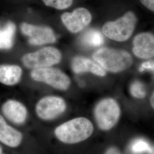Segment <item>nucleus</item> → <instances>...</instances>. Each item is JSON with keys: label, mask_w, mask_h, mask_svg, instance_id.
I'll return each instance as SVG.
<instances>
[{"label": "nucleus", "mask_w": 154, "mask_h": 154, "mask_svg": "<svg viewBox=\"0 0 154 154\" xmlns=\"http://www.w3.org/2000/svg\"><path fill=\"white\" fill-rule=\"evenodd\" d=\"M66 109L65 100L57 96L45 97L35 106L37 115L44 121L54 119L62 114Z\"/></svg>", "instance_id": "7"}, {"label": "nucleus", "mask_w": 154, "mask_h": 154, "mask_svg": "<svg viewBox=\"0 0 154 154\" xmlns=\"http://www.w3.org/2000/svg\"><path fill=\"white\" fill-rule=\"evenodd\" d=\"M16 25L12 22H8L0 31V49H9L13 46Z\"/></svg>", "instance_id": "16"}, {"label": "nucleus", "mask_w": 154, "mask_h": 154, "mask_svg": "<svg viewBox=\"0 0 154 154\" xmlns=\"http://www.w3.org/2000/svg\"><path fill=\"white\" fill-rule=\"evenodd\" d=\"M140 1L146 9L154 13V0H140Z\"/></svg>", "instance_id": "21"}, {"label": "nucleus", "mask_w": 154, "mask_h": 154, "mask_svg": "<svg viewBox=\"0 0 154 154\" xmlns=\"http://www.w3.org/2000/svg\"><path fill=\"white\" fill-rule=\"evenodd\" d=\"M0 154H2V153H0Z\"/></svg>", "instance_id": "25"}, {"label": "nucleus", "mask_w": 154, "mask_h": 154, "mask_svg": "<svg viewBox=\"0 0 154 154\" xmlns=\"http://www.w3.org/2000/svg\"><path fill=\"white\" fill-rule=\"evenodd\" d=\"M137 23L138 17L135 13L127 11L116 21L106 22L102 27V32L110 39L124 42L132 36Z\"/></svg>", "instance_id": "3"}, {"label": "nucleus", "mask_w": 154, "mask_h": 154, "mask_svg": "<svg viewBox=\"0 0 154 154\" xmlns=\"http://www.w3.org/2000/svg\"><path fill=\"white\" fill-rule=\"evenodd\" d=\"M81 42L88 48H97L104 44V38L99 30L91 29L86 30L81 37Z\"/></svg>", "instance_id": "15"}, {"label": "nucleus", "mask_w": 154, "mask_h": 154, "mask_svg": "<svg viewBox=\"0 0 154 154\" xmlns=\"http://www.w3.org/2000/svg\"><path fill=\"white\" fill-rule=\"evenodd\" d=\"M139 70L140 72L144 70H150L154 72V60H149L144 62L141 64Z\"/></svg>", "instance_id": "20"}, {"label": "nucleus", "mask_w": 154, "mask_h": 154, "mask_svg": "<svg viewBox=\"0 0 154 154\" xmlns=\"http://www.w3.org/2000/svg\"><path fill=\"white\" fill-rule=\"evenodd\" d=\"M130 91L133 97L138 99H142L146 95V88L144 85L139 81H135L131 83Z\"/></svg>", "instance_id": "18"}, {"label": "nucleus", "mask_w": 154, "mask_h": 154, "mask_svg": "<svg viewBox=\"0 0 154 154\" xmlns=\"http://www.w3.org/2000/svg\"><path fill=\"white\" fill-rule=\"evenodd\" d=\"M2 112L6 118L13 123L22 125L26 121L28 110L21 102L9 99L2 106Z\"/></svg>", "instance_id": "11"}, {"label": "nucleus", "mask_w": 154, "mask_h": 154, "mask_svg": "<svg viewBox=\"0 0 154 154\" xmlns=\"http://www.w3.org/2000/svg\"><path fill=\"white\" fill-rule=\"evenodd\" d=\"M72 69L76 74L90 72L99 77H104L106 75V71L98 63L82 56H77L72 59Z\"/></svg>", "instance_id": "13"}, {"label": "nucleus", "mask_w": 154, "mask_h": 154, "mask_svg": "<svg viewBox=\"0 0 154 154\" xmlns=\"http://www.w3.org/2000/svg\"><path fill=\"white\" fill-rule=\"evenodd\" d=\"M61 18L63 25L70 32L77 33L88 26L91 22L92 16L88 9L78 8L71 13H63Z\"/></svg>", "instance_id": "9"}, {"label": "nucleus", "mask_w": 154, "mask_h": 154, "mask_svg": "<svg viewBox=\"0 0 154 154\" xmlns=\"http://www.w3.org/2000/svg\"><path fill=\"white\" fill-rule=\"evenodd\" d=\"M149 102H150V105L154 110V91L153 93L152 94V95H151Z\"/></svg>", "instance_id": "23"}, {"label": "nucleus", "mask_w": 154, "mask_h": 154, "mask_svg": "<svg viewBox=\"0 0 154 154\" xmlns=\"http://www.w3.org/2000/svg\"><path fill=\"white\" fill-rule=\"evenodd\" d=\"M105 154H121V152L116 147L112 146L106 150Z\"/></svg>", "instance_id": "22"}, {"label": "nucleus", "mask_w": 154, "mask_h": 154, "mask_svg": "<svg viewBox=\"0 0 154 154\" xmlns=\"http://www.w3.org/2000/svg\"><path fill=\"white\" fill-rule=\"evenodd\" d=\"M2 147L0 146V153H2Z\"/></svg>", "instance_id": "24"}, {"label": "nucleus", "mask_w": 154, "mask_h": 154, "mask_svg": "<svg viewBox=\"0 0 154 154\" xmlns=\"http://www.w3.org/2000/svg\"><path fill=\"white\" fill-rule=\"evenodd\" d=\"M33 80L45 83L52 88L65 91L69 88L71 81L65 72L54 67H45L33 69L30 72Z\"/></svg>", "instance_id": "6"}, {"label": "nucleus", "mask_w": 154, "mask_h": 154, "mask_svg": "<svg viewBox=\"0 0 154 154\" xmlns=\"http://www.w3.org/2000/svg\"><path fill=\"white\" fill-rule=\"evenodd\" d=\"M22 75L20 66L16 65H0V83L13 86L20 82Z\"/></svg>", "instance_id": "14"}, {"label": "nucleus", "mask_w": 154, "mask_h": 154, "mask_svg": "<svg viewBox=\"0 0 154 154\" xmlns=\"http://www.w3.org/2000/svg\"><path fill=\"white\" fill-rule=\"evenodd\" d=\"M94 60L105 70L117 73L130 67L133 63L131 55L124 50L102 48L93 54Z\"/></svg>", "instance_id": "2"}, {"label": "nucleus", "mask_w": 154, "mask_h": 154, "mask_svg": "<svg viewBox=\"0 0 154 154\" xmlns=\"http://www.w3.org/2000/svg\"><path fill=\"white\" fill-rule=\"evenodd\" d=\"M132 52L139 58H154V34L149 32L139 33L133 40Z\"/></svg>", "instance_id": "10"}, {"label": "nucleus", "mask_w": 154, "mask_h": 154, "mask_svg": "<svg viewBox=\"0 0 154 154\" xmlns=\"http://www.w3.org/2000/svg\"><path fill=\"white\" fill-rule=\"evenodd\" d=\"M20 29L23 34L29 37L28 42L32 45L53 44L56 37L53 30L48 26H38L26 22L22 23Z\"/></svg>", "instance_id": "8"}, {"label": "nucleus", "mask_w": 154, "mask_h": 154, "mask_svg": "<svg viewBox=\"0 0 154 154\" xmlns=\"http://www.w3.org/2000/svg\"><path fill=\"white\" fill-rule=\"evenodd\" d=\"M48 6L54 8L58 10H63L72 5L73 0H42Z\"/></svg>", "instance_id": "19"}, {"label": "nucleus", "mask_w": 154, "mask_h": 154, "mask_svg": "<svg viewBox=\"0 0 154 154\" xmlns=\"http://www.w3.org/2000/svg\"><path fill=\"white\" fill-rule=\"evenodd\" d=\"M21 132L8 125L0 115V142L11 148L18 147L22 142Z\"/></svg>", "instance_id": "12"}, {"label": "nucleus", "mask_w": 154, "mask_h": 154, "mask_svg": "<svg viewBox=\"0 0 154 154\" xmlns=\"http://www.w3.org/2000/svg\"><path fill=\"white\" fill-rule=\"evenodd\" d=\"M94 126L88 118L79 117L63 123L55 129L56 138L62 143L72 144L88 139L93 133Z\"/></svg>", "instance_id": "1"}, {"label": "nucleus", "mask_w": 154, "mask_h": 154, "mask_svg": "<svg viewBox=\"0 0 154 154\" xmlns=\"http://www.w3.org/2000/svg\"><path fill=\"white\" fill-rule=\"evenodd\" d=\"M131 149L135 154L152 152V149L149 144L142 139H138L134 140L131 144Z\"/></svg>", "instance_id": "17"}, {"label": "nucleus", "mask_w": 154, "mask_h": 154, "mask_svg": "<svg viewBox=\"0 0 154 154\" xmlns=\"http://www.w3.org/2000/svg\"><path fill=\"white\" fill-rule=\"evenodd\" d=\"M62 59V54L58 49L48 46L35 52L23 55L22 62L23 65L30 69L49 67L59 63Z\"/></svg>", "instance_id": "5"}, {"label": "nucleus", "mask_w": 154, "mask_h": 154, "mask_svg": "<svg viewBox=\"0 0 154 154\" xmlns=\"http://www.w3.org/2000/svg\"><path fill=\"white\" fill-rule=\"evenodd\" d=\"M94 114L99 128L103 131H109L119 121L120 106L115 99L106 98L100 100L95 106Z\"/></svg>", "instance_id": "4"}]
</instances>
